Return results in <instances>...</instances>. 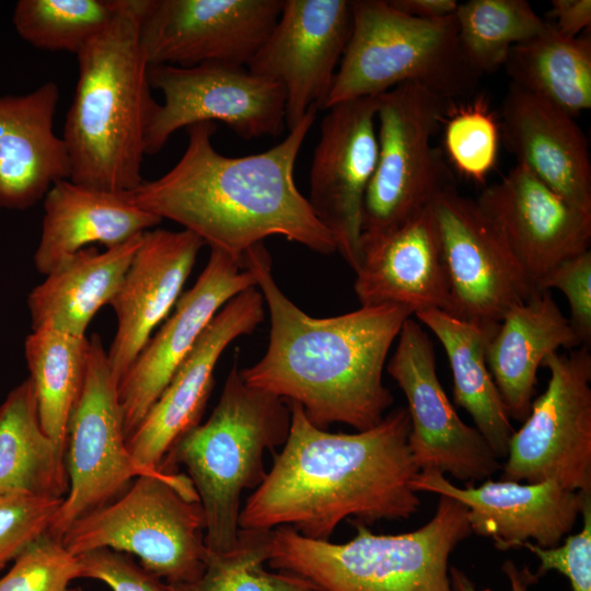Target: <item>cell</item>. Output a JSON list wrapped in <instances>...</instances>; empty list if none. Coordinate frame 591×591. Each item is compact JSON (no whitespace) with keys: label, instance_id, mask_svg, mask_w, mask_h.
<instances>
[{"label":"cell","instance_id":"9a60e30c","mask_svg":"<svg viewBox=\"0 0 591 591\" xmlns=\"http://www.w3.org/2000/svg\"><path fill=\"white\" fill-rule=\"evenodd\" d=\"M283 0H147L140 42L149 66H246L276 25Z\"/></svg>","mask_w":591,"mask_h":591},{"label":"cell","instance_id":"8992f818","mask_svg":"<svg viewBox=\"0 0 591 591\" xmlns=\"http://www.w3.org/2000/svg\"><path fill=\"white\" fill-rule=\"evenodd\" d=\"M433 517L402 534H374L355 523L345 543L308 538L290 526L271 530L269 565L323 591H452L449 557L471 534L467 508L439 496Z\"/></svg>","mask_w":591,"mask_h":591},{"label":"cell","instance_id":"f1b7e54d","mask_svg":"<svg viewBox=\"0 0 591 591\" xmlns=\"http://www.w3.org/2000/svg\"><path fill=\"white\" fill-rule=\"evenodd\" d=\"M65 453L44 431L30 379L0 405V495L65 498Z\"/></svg>","mask_w":591,"mask_h":591},{"label":"cell","instance_id":"cb8c5ba5","mask_svg":"<svg viewBox=\"0 0 591 591\" xmlns=\"http://www.w3.org/2000/svg\"><path fill=\"white\" fill-rule=\"evenodd\" d=\"M499 129L518 165L573 206L591 211L589 144L576 118L510 83Z\"/></svg>","mask_w":591,"mask_h":591},{"label":"cell","instance_id":"d6a6232c","mask_svg":"<svg viewBox=\"0 0 591 591\" xmlns=\"http://www.w3.org/2000/svg\"><path fill=\"white\" fill-rule=\"evenodd\" d=\"M461 51L479 77L496 72L509 50L546 26L526 0H470L455 11Z\"/></svg>","mask_w":591,"mask_h":591},{"label":"cell","instance_id":"5bb4252c","mask_svg":"<svg viewBox=\"0 0 591 591\" xmlns=\"http://www.w3.org/2000/svg\"><path fill=\"white\" fill-rule=\"evenodd\" d=\"M397 338L386 371L407 401L408 447L419 472L449 473L467 485L488 479L500 468L498 457L449 401L437 374L436 354L428 334L409 317Z\"/></svg>","mask_w":591,"mask_h":591},{"label":"cell","instance_id":"9c48e42d","mask_svg":"<svg viewBox=\"0 0 591 591\" xmlns=\"http://www.w3.org/2000/svg\"><path fill=\"white\" fill-rule=\"evenodd\" d=\"M455 107L416 83L376 96L378 159L364 196L361 240L401 228L455 185L441 149L432 144Z\"/></svg>","mask_w":591,"mask_h":591},{"label":"cell","instance_id":"ba28073f","mask_svg":"<svg viewBox=\"0 0 591 591\" xmlns=\"http://www.w3.org/2000/svg\"><path fill=\"white\" fill-rule=\"evenodd\" d=\"M61 541L73 555L97 548L134 554L166 584L199 579L208 555L198 495L177 471L138 476L121 496L74 521Z\"/></svg>","mask_w":591,"mask_h":591},{"label":"cell","instance_id":"836d02e7","mask_svg":"<svg viewBox=\"0 0 591 591\" xmlns=\"http://www.w3.org/2000/svg\"><path fill=\"white\" fill-rule=\"evenodd\" d=\"M117 5L118 0H20L12 21L30 45L77 55L109 24Z\"/></svg>","mask_w":591,"mask_h":591},{"label":"cell","instance_id":"6da1fadb","mask_svg":"<svg viewBox=\"0 0 591 591\" xmlns=\"http://www.w3.org/2000/svg\"><path fill=\"white\" fill-rule=\"evenodd\" d=\"M288 403L287 440L241 508L240 529L286 525L308 538L328 541L345 519L367 525L417 512L420 499L412 482L419 470L408 447L406 407L387 413L370 429L334 433L313 425L299 404Z\"/></svg>","mask_w":591,"mask_h":591},{"label":"cell","instance_id":"7402d4cb","mask_svg":"<svg viewBox=\"0 0 591 591\" xmlns=\"http://www.w3.org/2000/svg\"><path fill=\"white\" fill-rule=\"evenodd\" d=\"M204 241L188 230H148L111 301L117 327L107 352L111 370L121 379L175 306Z\"/></svg>","mask_w":591,"mask_h":591},{"label":"cell","instance_id":"7a4b0ae2","mask_svg":"<svg viewBox=\"0 0 591 591\" xmlns=\"http://www.w3.org/2000/svg\"><path fill=\"white\" fill-rule=\"evenodd\" d=\"M270 316L267 350L241 370L251 386L299 404L322 429L345 424L358 431L376 426L394 397L383 383L392 344L414 312L382 304L332 317H314L279 288L264 243L243 254Z\"/></svg>","mask_w":591,"mask_h":591},{"label":"cell","instance_id":"d590c367","mask_svg":"<svg viewBox=\"0 0 591 591\" xmlns=\"http://www.w3.org/2000/svg\"><path fill=\"white\" fill-rule=\"evenodd\" d=\"M444 147L460 173L482 183L494 169L500 143L499 123L483 100L454 108L444 123Z\"/></svg>","mask_w":591,"mask_h":591},{"label":"cell","instance_id":"603a6c76","mask_svg":"<svg viewBox=\"0 0 591 591\" xmlns=\"http://www.w3.org/2000/svg\"><path fill=\"white\" fill-rule=\"evenodd\" d=\"M355 273L354 289L361 306L396 304L414 314L449 312L447 273L430 206L390 233L361 240Z\"/></svg>","mask_w":591,"mask_h":591},{"label":"cell","instance_id":"2e32d148","mask_svg":"<svg viewBox=\"0 0 591 591\" xmlns=\"http://www.w3.org/2000/svg\"><path fill=\"white\" fill-rule=\"evenodd\" d=\"M351 30L349 0H283L276 25L246 67L282 85L288 131L311 108L323 109Z\"/></svg>","mask_w":591,"mask_h":591},{"label":"cell","instance_id":"e575fe53","mask_svg":"<svg viewBox=\"0 0 591 591\" xmlns=\"http://www.w3.org/2000/svg\"><path fill=\"white\" fill-rule=\"evenodd\" d=\"M270 537L271 530L240 529L230 552L208 551L206 568L199 579L167 584L170 591H323L297 575L265 570Z\"/></svg>","mask_w":591,"mask_h":591},{"label":"cell","instance_id":"f546056e","mask_svg":"<svg viewBox=\"0 0 591 591\" xmlns=\"http://www.w3.org/2000/svg\"><path fill=\"white\" fill-rule=\"evenodd\" d=\"M415 316L443 346L452 371L454 402L471 415L495 455L506 457L514 429L486 362L485 334L441 310H425Z\"/></svg>","mask_w":591,"mask_h":591},{"label":"cell","instance_id":"e0dca14e","mask_svg":"<svg viewBox=\"0 0 591 591\" xmlns=\"http://www.w3.org/2000/svg\"><path fill=\"white\" fill-rule=\"evenodd\" d=\"M327 111L311 163L308 200L333 234L336 251L356 270L363 201L378 159L376 96L340 102Z\"/></svg>","mask_w":591,"mask_h":591},{"label":"cell","instance_id":"f35d334b","mask_svg":"<svg viewBox=\"0 0 591 591\" xmlns=\"http://www.w3.org/2000/svg\"><path fill=\"white\" fill-rule=\"evenodd\" d=\"M583 526L577 534L569 535L556 547L543 548L532 542H524L538 560L535 575L540 578L549 570L567 577L571 591H591V493L584 497L581 510Z\"/></svg>","mask_w":591,"mask_h":591},{"label":"cell","instance_id":"4fadbf2b","mask_svg":"<svg viewBox=\"0 0 591 591\" xmlns=\"http://www.w3.org/2000/svg\"><path fill=\"white\" fill-rule=\"evenodd\" d=\"M430 207L448 279V313L477 326L489 340L505 313L537 290L475 199L451 185L434 197Z\"/></svg>","mask_w":591,"mask_h":591},{"label":"cell","instance_id":"484cf974","mask_svg":"<svg viewBox=\"0 0 591 591\" xmlns=\"http://www.w3.org/2000/svg\"><path fill=\"white\" fill-rule=\"evenodd\" d=\"M161 218L136 206L128 192H109L62 179L44 197V218L34 264L48 275L90 244L119 246L151 230Z\"/></svg>","mask_w":591,"mask_h":591},{"label":"cell","instance_id":"8d00e7d4","mask_svg":"<svg viewBox=\"0 0 591 591\" xmlns=\"http://www.w3.org/2000/svg\"><path fill=\"white\" fill-rule=\"evenodd\" d=\"M77 578H81L78 556L47 532L14 559L0 579V591H73L69 584Z\"/></svg>","mask_w":591,"mask_h":591},{"label":"cell","instance_id":"d4e9b609","mask_svg":"<svg viewBox=\"0 0 591 591\" xmlns=\"http://www.w3.org/2000/svg\"><path fill=\"white\" fill-rule=\"evenodd\" d=\"M59 97L53 81L24 95L0 96V208L28 209L70 178L66 143L54 131Z\"/></svg>","mask_w":591,"mask_h":591},{"label":"cell","instance_id":"277c9868","mask_svg":"<svg viewBox=\"0 0 591 591\" xmlns=\"http://www.w3.org/2000/svg\"><path fill=\"white\" fill-rule=\"evenodd\" d=\"M146 3L118 0L109 24L76 55L78 82L61 135L74 183L131 192L144 181L146 131L158 104L140 42Z\"/></svg>","mask_w":591,"mask_h":591},{"label":"cell","instance_id":"7c38bea8","mask_svg":"<svg viewBox=\"0 0 591 591\" xmlns=\"http://www.w3.org/2000/svg\"><path fill=\"white\" fill-rule=\"evenodd\" d=\"M115 379L100 335L90 338L85 379L68 422L65 463L69 489L48 533L61 538L86 513L114 500L141 475H157L131 457Z\"/></svg>","mask_w":591,"mask_h":591},{"label":"cell","instance_id":"4dcf8cb0","mask_svg":"<svg viewBox=\"0 0 591 591\" xmlns=\"http://www.w3.org/2000/svg\"><path fill=\"white\" fill-rule=\"evenodd\" d=\"M510 83L576 118L591 108V37L561 36L547 22L536 36L511 47L502 66Z\"/></svg>","mask_w":591,"mask_h":591},{"label":"cell","instance_id":"d6986e66","mask_svg":"<svg viewBox=\"0 0 591 591\" xmlns=\"http://www.w3.org/2000/svg\"><path fill=\"white\" fill-rule=\"evenodd\" d=\"M194 286L182 293L173 312L149 339L117 384L126 438L141 422L199 337L233 297L256 287L242 258L217 248Z\"/></svg>","mask_w":591,"mask_h":591},{"label":"cell","instance_id":"3957f363","mask_svg":"<svg viewBox=\"0 0 591 591\" xmlns=\"http://www.w3.org/2000/svg\"><path fill=\"white\" fill-rule=\"evenodd\" d=\"M318 109L311 108L271 149L230 158L218 152V127L186 128L187 146L162 176L128 192L139 208L181 224L210 248L242 258L253 245L279 235L311 251L331 254L336 242L294 183L297 157Z\"/></svg>","mask_w":591,"mask_h":591},{"label":"cell","instance_id":"5b68a950","mask_svg":"<svg viewBox=\"0 0 591 591\" xmlns=\"http://www.w3.org/2000/svg\"><path fill=\"white\" fill-rule=\"evenodd\" d=\"M291 422L289 403L248 385L234 361L208 420L186 432L161 470L182 464L205 514V544L223 554L236 543L241 496L265 479L264 454L282 445Z\"/></svg>","mask_w":591,"mask_h":591},{"label":"cell","instance_id":"60d3db41","mask_svg":"<svg viewBox=\"0 0 591 591\" xmlns=\"http://www.w3.org/2000/svg\"><path fill=\"white\" fill-rule=\"evenodd\" d=\"M77 556L81 578L103 581L113 591H170L167 584L137 565L125 553L97 548Z\"/></svg>","mask_w":591,"mask_h":591},{"label":"cell","instance_id":"ac0fdd59","mask_svg":"<svg viewBox=\"0 0 591 591\" xmlns=\"http://www.w3.org/2000/svg\"><path fill=\"white\" fill-rule=\"evenodd\" d=\"M535 290L565 260L589 251L591 211L514 167L475 199Z\"/></svg>","mask_w":591,"mask_h":591},{"label":"cell","instance_id":"ee69618b","mask_svg":"<svg viewBox=\"0 0 591 591\" xmlns=\"http://www.w3.org/2000/svg\"><path fill=\"white\" fill-rule=\"evenodd\" d=\"M397 11L420 20H439L453 15L456 0H387Z\"/></svg>","mask_w":591,"mask_h":591},{"label":"cell","instance_id":"1f68e13d","mask_svg":"<svg viewBox=\"0 0 591 591\" xmlns=\"http://www.w3.org/2000/svg\"><path fill=\"white\" fill-rule=\"evenodd\" d=\"M90 339L40 326L24 343L40 425L65 453L68 422L83 387Z\"/></svg>","mask_w":591,"mask_h":591},{"label":"cell","instance_id":"52a82bcc","mask_svg":"<svg viewBox=\"0 0 591 591\" xmlns=\"http://www.w3.org/2000/svg\"><path fill=\"white\" fill-rule=\"evenodd\" d=\"M352 30L323 109L416 83L451 101L471 99L480 77L466 62L453 15L420 20L387 0H352Z\"/></svg>","mask_w":591,"mask_h":591},{"label":"cell","instance_id":"30bf717a","mask_svg":"<svg viewBox=\"0 0 591 591\" xmlns=\"http://www.w3.org/2000/svg\"><path fill=\"white\" fill-rule=\"evenodd\" d=\"M551 376L514 430L501 479L525 484L554 482L591 493V354L580 346L544 359Z\"/></svg>","mask_w":591,"mask_h":591},{"label":"cell","instance_id":"8fae6325","mask_svg":"<svg viewBox=\"0 0 591 591\" xmlns=\"http://www.w3.org/2000/svg\"><path fill=\"white\" fill-rule=\"evenodd\" d=\"M151 88L164 101L150 117L146 155L162 150L182 128L201 121H221L244 139L276 137L286 127L282 85L252 73L246 66L205 62L193 67L149 66Z\"/></svg>","mask_w":591,"mask_h":591},{"label":"cell","instance_id":"4316f807","mask_svg":"<svg viewBox=\"0 0 591 591\" xmlns=\"http://www.w3.org/2000/svg\"><path fill=\"white\" fill-rule=\"evenodd\" d=\"M580 346L568 317L547 290L533 292L505 313L486 343L485 358L510 418L523 421L528 417L544 359L561 347Z\"/></svg>","mask_w":591,"mask_h":591},{"label":"cell","instance_id":"ab89813d","mask_svg":"<svg viewBox=\"0 0 591 591\" xmlns=\"http://www.w3.org/2000/svg\"><path fill=\"white\" fill-rule=\"evenodd\" d=\"M557 289L569 304V323L581 346L591 344V252L590 250L561 263L543 282L540 290Z\"/></svg>","mask_w":591,"mask_h":591},{"label":"cell","instance_id":"44dd1931","mask_svg":"<svg viewBox=\"0 0 591 591\" xmlns=\"http://www.w3.org/2000/svg\"><path fill=\"white\" fill-rule=\"evenodd\" d=\"M413 489L449 496L467 508L472 533L489 537L506 551L534 540L556 547L576 524L589 493L571 491L554 482L521 484L486 479L480 486L457 487L436 471L418 472Z\"/></svg>","mask_w":591,"mask_h":591},{"label":"cell","instance_id":"b9f144b4","mask_svg":"<svg viewBox=\"0 0 591 591\" xmlns=\"http://www.w3.org/2000/svg\"><path fill=\"white\" fill-rule=\"evenodd\" d=\"M549 15L555 30L564 37L575 38L591 25V0H553Z\"/></svg>","mask_w":591,"mask_h":591},{"label":"cell","instance_id":"83f0119b","mask_svg":"<svg viewBox=\"0 0 591 591\" xmlns=\"http://www.w3.org/2000/svg\"><path fill=\"white\" fill-rule=\"evenodd\" d=\"M142 234L101 253L82 248L46 275L27 298L32 329L49 326L85 336L94 315L117 292Z\"/></svg>","mask_w":591,"mask_h":591},{"label":"cell","instance_id":"ffe728a7","mask_svg":"<svg viewBox=\"0 0 591 591\" xmlns=\"http://www.w3.org/2000/svg\"><path fill=\"white\" fill-rule=\"evenodd\" d=\"M264 318L265 301L256 287L236 294L220 309L127 438L128 451L140 467L161 471L173 445L200 424L222 352L239 337L253 333Z\"/></svg>","mask_w":591,"mask_h":591},{"label":"cell","instance_id":"7bdbcfd3","mask_svg":"<svg viewBox=\"0 0 591 591\" xmlns=\"http://www.w3.org/2000/svg\"><path fill=\"white\" fill-rule=\"evenodd\" d=\"M501 569L509 579L511 591H528L538 580V577L528 566L518 568L510 559L503 563ZM449 577L452 591H478L472 579L457 567H449Z\"/></svg>","mask_w":591,"mask_h":591},{"label":"cell","instance_id":"74e56055","mask_svg":"<svg viewBox=\"0 0 591 591\" xmlns=\"http://www.w3.org/2000/svg\"><path fill=\"white\" fill-rule=\"evenodd\" d=\"M63 498L0 495V570L47 533Z\"/></svg>","mask_w":591,"mask_h":591}]
</instances>
